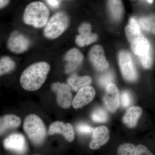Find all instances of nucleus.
<instances>
[{
    "mask_svg": "<svg viewBox=\"0 0 155 155\" xmlns=\"http://www.w3.org/2000/svg\"><path fill=\"white\" fill-rule=\"evenodd\" d=\"M50 70V65L46 62H38L30 65L21 75V86L28 91L37 90L44 83Z\"/></svg>",
    "mask_w": 155,
    "mask_h": 155,
    "instance_id": "1",
    "label": "nucleus"
},
{
    "mask_svg": "<svg viewBox=\"0 0 155 155\" xmlns=\"http://www.w3.org/2000/svg\"><path fill=\"white\" fill-rule=\"evenodd\" d=\"M125 31L132 52L139 59L151 54L150 45L142 34L140 25L136 19L130 18Z\"/></svg>",
    "mask_w": 155,
    "mask_h": 155,
    "instance_id": "2",
    "label": "nucleus"
},
{
    "mask_svg": "<svg viewBox=\"0 0 155 155\" xmlns=\"http://www.w3.org/2000/svg\"><path fill=\"white\" fill-rule=\"evenodd\" d=\"M49 15V10L45 4L41 2H34L26 6L22 18L26 25L41 28L47 24Z\"/></svg>",
    "mask_w": 155,
    "mask_h": 155,
    "instance_id": "3",
    "label": "nucleus"
},
{
    "mask_svg": "<svg viewBox=\"0 0 155 155\" xmlns=\"http://www.w3.org/2000/svg\"><path fill=\"white\" fill-rule=\"evenodd\" d=\"M69 18L64 11L57 12L53 15L44 29V35L46 38L54 39L61 36L69 25Z\"/></svg>",
    "mask_w": 155,
    "mask_h": 155,
    "instance_id": "4",
    "label": "nucleus"
},
{
    "mask_svg": "<svg viewBox=\"0 0 155 155\" xmlns=\"http://www.w3.org/2000/svg\"><path fill=\"white\" fill-rule=\"evenodd\" d=\"M23 129L34 144L42 143L45 137L46 129L43 122L38 116L35 114L27 116L24 120Z\"/></svg>",
    "mask_w": 155,
    "mask_h": 155,
    "instance_id": "5",
    "label": "nucleus"
},
{
    "mask_svg": "<svg viewBox=\"0 0 155 155\" xmlns=\"http://www.w3.org/2000/svg\"><path fill=\"white\" fill-rule=\"evenodd\" d=\"M119 66L123 77L129 81L137 78V73L130 54L126 51H121L119 55Z\"/></svg>",
    "mask_w": 155,
    "mask_h": 155,
    "instance_id": "6",
    "label": "nucleus"
},
{
    "mask_svg": "<svg viewBox=\"0 0 155 155\" xmlns=\"http://www.w3.org/2000/svg\"><path fill=\"white\" fill-rule=\"evenodd\" d=\"M51 88L57 95V102L58 105L64 109L69 108L72 101L70 86L66 84L58 82L53 83Z\"/></svg>",
    "mask_w": 155,
    "mask_h": 155,
    "instance_id": "7",
    "label": "nucleus"
},
{
    "mask_svg": "<svg viewBox=\"0 0 155 155\" xmlns=\"http://www.w3.org/2000/svg\"><path fill=\"white\" fill-rule=\"evenodd\" d=\"M30 45L29 39L22 34L13 32L8 40V48L15 54H21L26 51Z\"/></svg>",
    "mask_w": 155,
    "mask_h": 155,
    "instance_id": "8",
    "label": "nucleus"
},
{
    "mask_svg": "<svg viewBox=\"0 0 155 155\" xmlns=\"http://www.w3.org/2000/svg\"><path fill=\"white\" fill-rule=\"evenodd\" d=\"M90 61L98 71H105L109 67V64L105 57L102 47L97 45L93 47L89 53Z\"/></svg>",
    "mask_w": 155,
    "mask_h": 155,
    "instance_id": "9",
    "label": "nucleus"
},
{
    "mask_svg": "<svg viewBox=\"0 0 155 155\" xmlns=\"http://www.w3.org/2000/svg\"><path fill=\"white\" fill-rule=\"evenodd\" d=\"M4 145L6 149L20 154L24 153L26 150L25 137L19 133L13 134L9 136L4 140Z\"/></svg>",
    "mask_w": 155,
    "mask_h": 155,
    "instance_id": "10",
    "label": "nucleus"
},
{
    "mask_svg": "<svg viewBox=\"0 0 155 155\" xmlns=\"http://www.w3.org/2000/svg\"><path fill=\"white\" fill-rule=\"evenodd\" d=\"M106 88L104 102L107 109L110 112L114 113L118 109L119 106V90L114 83L110 84Z\"/></svg>",
    "mask_w": 155,
    "mask_h": 155,
    "instance_id": "11",
    "label": "nucleus"
},
{
    "mask_svg": "<svg viewBox=\"0 0 155 155\" xmlns=\"http://www.w3.org/2000/svg\"><path fill=\"white\" fill-rule=\"evenodd\" d=\"M79 35L75 38V43L79 47L88 45L96 41L98 38L96 34L91 32V27L90 24L84 23L80 25L78 29Z\"/></svg>",
    "mask_w": 155,
    "mask_h": 155,
    "instance_id": "12",
    "label": "nucleus"
},
{
    "mask_svg": "<svg viewBox=\"0 0 155 155\" xmlns=\"http://www.w3.org/2000/svg\"><path fill=\"white\" fill-rule=\"evenodd\" d=\"M95 91L92 87L87 85L80 89L72 101V106L78 109L87 104L93 99Z\"/></svg>",
    "mask_w": 155,
    "mask_h": 155,
    "instance_id": "13",
    "label": "nucleus"
},
{
    "mask_svg": "<svg viewBox=\"0 0 155 155\" xmlns=\"http://www.w3.org/2000/svg\"><path fill=\"white\" fill-rule=\"evenodd\" d=\"M64 60L67 62L65 72L69 73L75 70L82 63L83 55L80 51L76 48H72L66 53Z\"/></svg>",
    "mask_w": 155,
    "mask_h": 155,
    "instance_id": "14",
    "label": "nucleus"
},
{
    "mask_svg": "<svg viewBox=\"0 0 155 155\" xmlns=\"http://www.w3.org/2000/svg\"><path fill=\"white\" fill-rule=\"evenodd\" d=\"M109 138L108 128L105 126H99L93 130L90 148L92 150L98 149L107 142Z\"/></svg>",
    "mask_w": 155,
    "mask_h": 155,
    "instance_id": "15",
    "label": "nucleus"
},
{
    "mask_svg": "<svg viewBox=\"0 0 155 155\" xmlns=\"http://www.w3.org/2000/svg\"><path fill=\"white\" fill-rule=\"evenodd\" d=\"M48 133L50 135L55 133L61 134L69 142L73 141L75 138V133L72 125L69 123L60 121L54 122L51 125Z\"/></svg>",
    "mask_w": 155,
    "mask_h": 155,
    "instance_id": "16",
    "label": "nucleus"
},
{
    "mask_svg": "<svg viewBox=\"0 0 155 155\" xmlns=\"http://www.w3.org/2000/svg\"><path fill=\"white\" fill-rule=\"evenodd\" d=\"M142 114V110L139 107L129 108L123 116V122L127 127L132 128L135 127L138 119Z\"/></svg>",
    "mask_w": 155,
    "mask_h": 155,
    "instance_id": "17",
    "label": "nucleus"
},
{
    "mask_svg": "<svg viewBox=\"0 0 155 155\" xmlns=\"http://www.w3.org/2000/svg\"><path fill=\"white\" fill-rule=\"evenodd\" d=\"M21 123V120L14 115H7L1 117L0 120L1 134L10 129L17 128Z\"/></svg>",
    "mask_w": 155,
    "mask_h": 155,
    "instance_id": "18",
    "label": "nucleus"
},
{
    "mask_svg": "<svg viewBox=\"0 0 155 155\" xmlns=\"http://www.w3.org/2000/svg\"><path fill=\"white\" fill-rule=\"evenodd\" d=\"M107 7L113 19L119 20L122 18L124 12L122 0H108Z\"/></svg>",
    "mask_w": 155,
    "mask_h": 155,
    "instance_id": "19",
    "label": "nucleus"
},
{
    "mask_svg": "<svg viewBox=\"0 0 155 155\" xmlns=\"http://www.w3.org/2000/svg\"><path fill=\"white\" fill-rule=\"evenodd\" d=\"M91 82V78L89 76L78 77L72 75L67 80V83L74 91H78L83 87L89 85Z\"/></svg>",
    "mask_w": 155,
    "mask_h": 155,
    "instance_id": "20",
    "label": "nucleus"
},
{
    "mask_svg": "<svg viewBox=\"0 0 155 155\" xmlns=\"http://www.w3.org/2000/svg\"><path fill=\"white\" fill-rule=\"evenodd\" d=\"M16 64L11 58L4 56L0 60V74L1 76L11 72L15 69Z\"/></svg>",
    "mask_w": 155,
    "mask_h": 155,
    "instance_id": "21",
    "label": "nucleus"
},
{
    "mask_svg": "<svg viewBox=\"0 0 155 155\" xmlns=\"http://www.w3.org/2000/svg\"><path fill=\"white\" fill-rule=\"evenodd\" d=\"M139 24L145 30L155 34V17H143L140 19Z\"/></svg>",
    "mask_w": 155,
    "mask_h": 155,
    "instance_id": "22",
    "label": "nucleus"
},
{
    "mask_svg": "<svg viewBox=\"0 0 155 155\" xmlns=\"http://www.w3.org/2000/svg\"><path fill=\"white\" fill-rule=\"evenodd\" d=\"M91 119L96 122H105L107 121L108 116L107 112L102 108L98 107L93 111Z\"/></svg>",
    "mask_w": 155,
    "mask_h": 155,
    "instance_id": "23",
    "label": "nucleus"
},
{
    "mask_svg": "<svg viewBox=\"0 0 155 155\" xmlns=\"http://www.w3.org/2000/svg\"><path fill=\"white\" fill-rule=\"evenodd\" d=\"M136 148L131 143H124L119 146L117 153L118 155H135Z\"/></svg>",
    "mask_w": 155,
    "mask_h": 155,
    "instance_id": "24",
    "label": "nucleus"
},
{
    "mask_svg": "<svg viewBox=\"0 0 155 155\" xmlns=\"http://www.w3.org/2000/svg\"><path fill=\"white\" fill-rule=\"evenodd\" d=\"M114 80V75L113 72H108L100 76L98 82L101 86L106 87L110 84L113 83Z\"/></svg>",
    "mask_w": 155,
    "mask_h": 155,
    "instance_id": "25",
    "label": "nucleus"
},
{
    "mask_svg": "<svg viewBox=\"0 0 155 155\" xmlns=\"http://www.w3.org/2000/svg\"><path fill=\"white\" fill-rule=\"evenodd\" d=\"M121 101L123 107L127 108L129 107L131 102V97L130 93L127 91L122 92L121 96Z\"/></svg>",
    "mask_w": 155,
    "mask_h": 155,
    "instance_id": "26",
    "label": "nucleus"
},
{
    "mask_svg": "<svg viewBox=\"0 0 155 155\" xmlns=\"http://www.w3.org/2000/svg\"><path fill=\"white\" fill-rule=\"evenodd\" d=\"M78 132L81 134H88L93 132L94 129L89 125L84 123H81L77 125Z\"/></svg>",
    "mask_w": 155,
    "mask_h": 155,
    "instance_id": "27",
    "label": "nucleus"
},
{
    "mask_svg": "<svg viewBox=\"0 0 155 155\" xmlns=\"http://www.w3.org/2000/svg\"><path fill=\"white\" fill-rule=\"evenodd\" d=\"M135 155H154L148 149L142 145H139L136 148Z\"/></svg>",
    "mask_w": 155,
    "mask_h": 155,
    "instance_id": "28",
    "label": "nucleus"
},
{
    "mask_svg": "<svg viewBox=\"0 0 155 155\" xmlns=\"http://www.w3.org/2000/svg\"><path fill=\"white\" fill-rule=\"evenodd\" d=\"M46 2L50 6L54 8L58 7L60 4L58 0H46Z\"/></svg>",
    "mask_w": 155,
    "mask_h": 155,
    "instance_id": "29",
    "label": "nucleus"
},
{
    "mask_svg": "<svg viewBox=\"0 0 155 155\" xmlns=\"http://www.w3.org/2000/svg\"><path fill=\"white\" fill-rule=\"evenodd\" d=\"M10 0H0V8H4L8 5Z\"/></svg>",
    "mask_w": 155,
    "mask_h": 155,
    "instance_id": "30",
    "label": "nucleus"
},
{
    "mask_svg": "<svg viewBox=\"0 0 155 155\" xmlns=\"http://www.w3.org/2000/svg\"><path fill=\"white\" fill-rule=\"evenodd\" d=\"M144 1H146L147 2L150 3V4H152L154 0H144Z\"/></svg>",
    "mask_w": 155,
    "mask_h": 155,
    "instance_id": "31",
    "label": "nucleus"
}]
</instances>
